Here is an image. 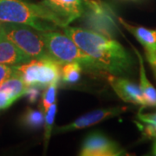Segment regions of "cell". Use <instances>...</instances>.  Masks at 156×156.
I'll use <instances>...</instances> for the list:
<instances>
[{"label":"cell","mask_w":156,"mask_h":156,"mask_svg":"<svg viewBox=\"0 0 156 156\" xmlns=\"http://www.w3.org/2000/svg\"><path fill=\"white\" fill-rule=\"evenodd\" d=\"M63 31L95 62L101 70L115 76H123L134 67V60L131 54L110 37L91 30L68 25L63 28Z\"/></svg>","instance_id":"obj_1"},{"label":"cell","mask_w":156,"mask_h":156,"mask_svg":"<svg viewBox=\"0 0 156 156\" xmlns=\"http://www.w3.org/2000/svg\"><path fill=\"white\" fill-rule=\"evenodd\" d=\"M57 83H54L50 84L48 87H46V89L44 92L43 93L42 96V111L45 114V112L47 111L56 101V89H57Z\"/></svg>","instance_id":"obj_17"},{"label":"cell","mask_w":156,"mask_h":156,"mask_svg":"<svg viewBox=\"0 0 156 156\" xmlns=\"http://www.w3.org/2000/svg\"><path fill=\"white\" fill-rule=\"evenodd\" d=\"M133 49H134V53L137 56L138 62H139L140 88L145 97L147 105L149 107H156V89L147 77L142 56L134 47H133Z\"/></svg>","instance_id":"obj_12"},{"label":"cell","mask_w":156,"mask_h":156,"mask_svg":"<svg viewBox=\"0 0 156 156\" xmlns=\"http://www.w3.org/2000/svg\"><path fill=\"white\" fill-rule=\"evenodd\" d=\"M79 154L82 156H119L124 155L125 151L117 142L109 139L105 134L95 132L85 138Z\"/></svg>","instance_id":"obj_6"},{"label":"cell","mask_w":156,"mask_h":156,"mask_svg":"<svg viewBox=\"0 0 156 156\" xmlns=\"http://www.w3.org/2000/svg\"><path fill=\"white\" fill-rule=\"evenodd\" d=\"M138 119L142 122L156 125V113L152 114H138Z\"/></svg>","instance_id":"obj_21"},{"label":"cell","mask_w":156,"mask_h":156,"mask_svg":"<svg viewBox=\"0 0 156 156\" xmlns=\"http://www.w3.org/2000/svg\"><path fill=\"white\" fill-rule=\"evenodd\" d=\"M40 32L44 40L49 55L60 64L76 62L91 69H99L95 62L81 50L66 34L55 30Z\"/></svg>","instance_id":"obj_3"},{"label":"cell","mask_w":156,"mask_h":156,"mask_svg":"<svg viewBox=\"0 0 156 156\" xmlns=\"http://www.w3.org/2000/svg\"><path fill=\"white\" fill-rule=\"evenodd\" d=\"M0 22L24 24L40 31L56 30L69 25L42 3L29 0H0Z\"/></svg>","instance_id":"obj_2"},{"label":"cell","mask_w":156,"mask_h":156,"mask_svg":"<svg viewBox=\"0 0 156 156\" xmlns=\"http://www.w3.org/2000/svg\"><path fill=\"white\" fill-rule=\"evenodd\" d=\"M44 5L50 8L69 24L84 14L83 0H42Z\"/></svg>","instance_id":"obj_9"},{"label":"cell","mask_w":156,"mask_h":156,"mask_svg":"<svg viewBox=\"0 0 156 156\" xmlns=\"http://www.w3.org/2000/svg\"><path fill=\"white\" fill-rule=\"evenodd\" d=\"M155 128H156V125H155Z\"/></svg>","instance_id":"obj_25"},{"label":"cell","mask_w":156,"mask_h":156,"mask_svg":"<svg viewBox=\"0 0 156 156\" xmlns=\"http://www.w3.org/2000/svg\"><path fill=\"white\" fill-rule=\"evenodd\" d=\"M126 110L125 108L122 107H115V108H101L97 109L95 111L89 112L88 114L82 115L77 118L73 122L59 127L56 129V133L61 134V133H67L70 131H74L76 129H82V128H87L89 126L95 125L97 123L101 122L106 119H109L114 116L119 115L121 113Z\"/></svg>","instance_id":"obj_7"},{"label":"cell","mask_w":156,"mask_h":156,"mask_svg":"<svg viewBox=\"0 0 156 156\" xmlns=\"http://www.w3.org/2000/svg\"><path fill=\"white\" fill-rule=\"evenodd\" d=\"M146 56H147V59L153 69V70L154 71L156 76V52L151 53V54H146Z\"/></svg>","instance_id":"obj_22"},{"label":"cell","mask_w":156,"mask_h":156,"mask_svg":"<svg viewBox=\"0 0 156 156\" xmlns=\"http://www.w3.org/2000/svg\"><path fill=\"white\" fill-rule=\"evenodd\" d=\"M60 63L51 56L31 59L26 63L16 66V69L27 86L46 88L58 83L61 77Z\"/></svg>","instance_id":"obj_5"},{"label":"cell","mask_w":156,"mask_h":156,"mask_svg":"<svg viewBox=\"0 0 156 156\" xmlns=\"http://www.w3.org/2000/svg\"><path fill=\"white\" fill-rule=\"evenodd\" d=\"M56 113V101H55L44 114V147L46 148L52 133Z\"/></svg>","instance_id":"obj_16"},{"label":"cell","mask_w":156,"mask_h":156,"mask_svg":"<svg viewBox=\"0 0 156 156\" xmlns=\"http://www.w3.org/2000/svg\"><path fill=\"white\" fill-rule=\"evenodd\" d=\"M0 29H1V22H0Z\"/></svg>","instance_id":"obj_24"},{"label":"cell","mask_w":156,"mask_h":156,"mask_svg":"<svg viewBox=\"0 0 156 156\" xmlns=\"http://www.w3.org/2000/svg\"><path fill=\"white\" fill-rule=\"evenodd\" d=\"M119 20L123 26L144 47L146 54L156 52V30H151L142 26H134L128 23L122 18Z\"/></svg>","instance_id":"obj_11"},{"label":"cell","mask_w":156,"mask_h":156,"mask_svg":"<svg viewBox=\"0 0 156 156\" xmlns=\"http://www.w3.org/2000/svg\"><path fill=\"white\" fill-rule=\"evenodd\" d=\"M44 122V113L41 110L28 108L22 117L23 126L30 128H38Z\"/></svg>","instance_id":"obj_15"},{"label":"cell","mask_w":156,"mask_h":156,"mask_svg":"<svg viewBox=\"0 0 156 156\" xmlns=\"http://www.w3.org/2000/svg\"><path fill=\"white\" fill-rule=\"evenodd\" d=\"M1 31L30 58L50 56L40 30L20 23H1Z\"/></svg>","instance_id":"obj_4"},{"label":"cell","mask_w":156,"mask_h":156,"mask_svg":"<svg viewBox=\"0 0 156 156\" xmlns=\"http://www.w3.org/2000/svg\"><path fill=\"white\" fill-rule=\"evenodd\" d=\"M83 66L76 62H68L61 68V77L64 83H76L81 77Z\"/></svg>","instance_id":"obj_14"},{"label":"cell","mask_w":156,"mask_h":156,"mask_svg":"<svg viewBox=\"0 0 156 156\" xmlns=\"http://www.w3.org/2000/svg\"><path fill=\"white\" fill-rule=\"evenodd\" d=\"M30 60L31 58L18 49L9 39L6 38L0 29V63L18 66Z\"/></svg>","instance_id":"obj_10"},{"label":"cell","mask_w":156,"mask_h":156,"mask_svg":"<svg viewBox=\"0 0 156 156\" xmlns=\"http://www.w3.org/2000/svg\"><path fill=\"white\" fill-rule=\"evenodd\" d=\"M27 89H28V86L24 83V82L23 81L22 77L18 74L17 69H16V72L14 73L11 77L8 78L6 81H5L0 85V90L6 92L15 101L25 95Z\"/></svg>","instance_id":"obj_13"},{"label":"cell","mask_w":156,"mask_h":156,"mask_svg":"<svg viewBox=\"0 0 156 156\" xmlns=\"http://www.w3.org/2000/svg\"><path fill=\"white\" fill-rule=\"evenodd\" d=\"M108 81L112 89L122 100L135 105L147 106L141 89L137 84L126 78L119 77L115 75H110L108 77Z\"/></svg>","instance_id":"obj_8"},{"label":"cell","mask_w":156,"mask_h":156,"mask_svg":"<svg viewBox=\"0 0 156 156\" xmlns=\"http://www.w3.org/2000/svg\"><path fill=\"white\" fill-rule=\"evenodd\" d=\"M16 72V67L0 63V85Z\"/></svg>","instance_id":"obj_18"},{"label":"cell","mask_w":156,"mask_h":156,"mask_svg":"<svg viewBox=\"0 0 156 156\" xmlns=\"http://www.w3.org/2000/svg\"><path fill=\"white\" fill-rule=\"evenodd\" d=\"M152 155L156 156V139L153 144V147H152Z\"/></svg>","instance_id":"obj_23"},{"label":"cell","mask_w":156,"mask_h":156,"mask_svg":"<svg viewBox=\"0 0 156 156\" xmlns=\"http://www.w3.org/2000/svg\"><path fill=\"white\" fill-rule=\"evenodd\" d=\"M16 101L14 99H12L10 95L6 92L0 90V109H5L11 107L13 102Z\"/></svg>","instance_id":"obj_19"},{"label":"cell","mask_w":156,"mask_h":156,"mask_svg":"<svg viewBox=\"0 0 156 156\" xmlns=\"http://www.w3.org/2000/svg\"><path fill=\"white\" fill-rule=\"evenodd\" d=\"M39 94H40V91H39L38 87H36V86H28V89H27L25 95L27 96L29 101L31 102V103H33V102H36L37 101Z\"/></svg>","instance_id":"obj_20"}]
</instances>
